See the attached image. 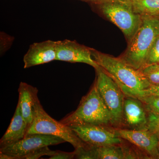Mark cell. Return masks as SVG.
Instances as JSON below:
<instances>
[{"label":"cell","mask_w":159,"mask_h":159,"mask_svg":"<svg viewBox=\"0 0 159 159\" xmlns=\"http://www.w3.org/2000/svg\"><path fill=\"white\" fill-rule=\"evenodd\" d=\"M66 142L60 137L35 134L27 135L24 139L14 144L0 148V152L14 157L16 159H24L26 156L34 151L46 146L58 145Z\"/></svg>","instance_id":"cell-7"},{"label":"cell","mask_w":159,"mask_h":159,"mask_svg":"<svg viewBox=\"0 0 159 159\" xmlns=\"http://www.w3.org/2000/svg\"><path fill=\"white\" fill-rule=\"evenodd\" d=\"M29 128V125L23 117L18 103L10 125L0 140L1 148L14 144L24 139Z\"/></svg>","instance_id":"cell-15"},{"label":"cell","mask_w":159,"mask_h":159,"mask_svg":"<svg viewBox=\"0 0 159 159\" xmlns=\"http://www.w3.org/2000/svg\"><path fill=\"white\" fill-rule=\"evenodd\" d=\"M48 147L49 146H46L34 151L28 155L26 156L24 158V159H37L43 156H48L51 157L54 155L56 153V151L51 150Z\"/></svg>","instance_id":"cell-20"},{"label":"cell","mask_w":159,"mask_h":159,"mask_svg":"<svg viewBox=\"0 0 159 159\" xmlns=\"http://www.w3.org/2000/svg\"><path fill=\"white\" fill-rule=\"evenodd\" d=\"M155 64H159V34L151 47L145 66Z\"/></svg>","instance_id":"cell-19"},{"label":"cell","mask_w":159,"mask_h":159,"mask_svg":"<svg viewBox=\"0 0 159 159\" xmlns=\"http://www.w3.org/2000/svg\"><path fill=\"white\" fill-rule=\"evenodd\" d=\"M141 70L151 85H159V64L146 66Z\"/></svg>","instance_id":"cell-18"},{"label":"cell","mask_w":159,"mask_h":159,"mask_svg":"<svg viewBox=\"0 0 159 159\" xmlns=\"http://www.w3.org/2000/svg\"><path fill=\"white\" fill-rule=\"evenodd\" d=\"M75 158L80 159H132L133 152L120 145H106L100 147L89 146L75 149Z\"/></svg>","instance_id":"cell-11"},{"label":"cell","mask_w":159,"mask_h":159,"mask_svg":"<svg viewBox=\"0 0 159 159\" xmlns=\"http://www.w3.org/2000/svg\"><path fill=\"white\" fill-rule=\"evenodd\" d=\"M147 128L155 132H159V121L148 122Z\"/></svg>","instance_id":"cell-23"},{"label":"cell","mask_w":159,"mask_h":159,"mask_svg":"<svg viewBox=\"0 0 159 159\" xmlns=\"http://www.w3.org/2000/svg\"><path fill=\"white\" fill-rule=\"evenodd\" d=\"M91 51L94 60L115 80L125 96L136 98L140 92L150 86L141 70L134 68L119 57L93 48Z\"/></svg>","instance_id":"cell-1"},{"label":"cell","mask_w":159,"mask_h":159,"mask_svg":"<svg viewBox=\"0 0 159 159\" xmlns=\"http://www.w3.org/2000/svg\"><path fill=\"white\" fill-rule=\"evenodd\" d=\"M157 159H159V148L158 149V153Z\"/></svg>","instance_id":"cell-27"},{"label":"cell","mask_w":159,"mask_h":159,"mask_svg":"<svg viewBox=\"0 0 159 159\" xmlns=\"http://www.w3.org/2000/svg\"><path fill=\"white\" fill-rule=\"evenodd\" d=\"M134 11L142 16H159V0H128Z\"/></svg>","instance_id":"cell-16"},{"label":"cell","mask_w":159,"mask_h":159,"mask_svg":"<svg viewBox=\"0 0 159 159\" xmlns=\"http://www.w3.org/2000/svg\"><path fill=\"white\" fill-rule=\"evenodd\" d=\"M60 122L69 126L84 125H112L111 114L94 83L80 100L77 108Z\"/></svg>","instance_id":"cell-3"},{"label":"cell","mask_w":159,"mask_h":159,"mask_svg":"<svg viewBox=\"0 0 159 159\" xmlns=\"http://www.w3.org/2000/svg\"><path fill=\"white\" fill-rule=\"evenodd\" d=\"M70 127L88 146L100 147L122 144V139L117 135L116 130L107 126L84 125Z\"/></svg>","instance_id":"cell-8"},{"label":"cell","mask_w":159,"mask_h":159,"mask_svg":"<svg viewBox=\"0 0 159 159\" xmlns=\"http://www.w3.org/2000/svg\"><path fill=\"white\" fill-rule=\"evenodd\" d=\"M35 134L60 137L71 144L75 149L88 146L77 136L70 126L50 116L43 108L39 100L35 107L33 122L29 126L26 135Z\"/></svg>","instance_id":"cell-6"},{"label":"cell","mask_w":159,"mask_h":159,"mask_svg":"<svg viewBox=\"0 0 159 159\" xmlns=\"http://www.w3.org/2000/svg\"><path fill=\"white\" fill-rule=\"evenodd\" d=\"M118 136L144 151L152 159H157L159 148V134L144 129H115Z\"/></svg>","instance_id":"cell-9"},{"label":"cell","mask_w":159,"mask_h":159,"mask_svg":"<svg viewBox=\"0 0 159 159\" xmlns=\"http://www.w3.org/2000/svg\"><path fill=\"white\" fill-rule=\"evenodd\" d=\"M0 159H16L14 157L9 155L7 154L0 152Z\"/></svg>","instance_id":"cell-24"},{"label":"cell","mask_w":159,"mask_h":159,"mask_svg":"<svg viewBox=\"0 0 159 159\" xmlns=\"http://www.w3.org/2000/svg\"><path fill=\"white\" fill-rule=\"evenodd\" d=\"M96 71L97 90L112 118V126L119 128L124 124L123 104L125 95L119 85L104 70L98 67Z\"/></svg>","instance_id":"cell-5"},{"label":"cell","mask_w":159,"mask_h":159,"mask_svg":"<svg viewBox=\"0 0 159 159\" xmlns=\"http://www.w3.org/2000/svg\"><path fill=\"white\" fill-rule=\"evenodd\" d=\"M98 4L102 14L121 30L129 42L142 21V16L135 12L129 1L102 0Z\"/></svg>","instance_id":"cell-4"},{"label":"cell","mask_w":159,"mask_h":159,"mask_svg":"<svg viewBox=\"0 0 159 159\" xmlns=\"http://www.w3.org/2000/svg\"><path fill=\"white\" fill-rule=\"evenodd\" d=\"M148 120H149L148 122H152V121H159V115L157 116L156 117L149 116L148 117Z\"/></svg>","instance_id":"cell-25"},{"label":"cell","mask_w":159,"mask_h":159,"mask_svg":"<svg viewBox=\"0 0 159 159\" xmlns=\"http://www.w3.org/2000/svg\"><path fill=\"white\" fill-rule=\"evenodd\" d=\"M85 1H92V2H95L97 3L98 4V3L101 2L102 0H85Z\"/></svg>","instance_id":"cell-26"},{"label":"cell","mask_w":159,"mask_h":159,"mask_svg":"<svg viewBox=\"0 0 159 159\" xmlns=\"http://www.w3.org/2000/svg\"><path fill=\"white\" fill-rule=\"evenodd\" d=\"M158 133V134H159V132H158V133Z\"/></svg>","instance_id":"cell-28"},{"label":"cell","mask_w":159,"mask_h":159,"mask_svg":"<svg viewBox=\"0 0 159 159\" xmlns=\"http://www.w3.org/2000/svg\"><path fill=\"white\" fill-rule=\"evenodd\" d=\"M159 34V16H142V21L124 53L119 57L138 70L146 66L151 47Z\"/></svg>","instance_id":"cell-2"},{"label":"cell","mask_w":159,"mask_h":159,"mask_svg":"<svg viewBox=\"0 0 159 159\" xmlns=\"http://www.w3.org/2000/svg\"><path fill=\"white\" fill-rule=\"evenodd\" d=\"M76 152H66L56 151V153L50 157L49 159H71L75 158Z\"/></svg>","instance_id":"cell-21"},{"label":"cell","mask_w":159,"mask_h":159,"mask_svg":"<svg viewBox=\"0 0 159 159\" xmlns=\"http://www.w3.org/2000/svg\"><path fill=\"white\" fill-rule=\"evenodd\" d=\"M145 105L148 117L159 115V95H150L138 98Z\"/></svg>","instance_id":"cell-17"},{"label":"cell","mask_w":159,"mask_h":159,"mask_svg":"<svg viewBox=\"0 0 159 159\" xmlns=\"http://www.w3.org/2000/svg\"><path fill=\"white\" fill-rule=\"evenodd\" d=\"M19 101L22 115L30 126L34 118L35 107L39 101L38 97V90L30 84L20 82L18 89Z\"/></svg>","instance_id":"cell-14"},{"label":"cell","mask_w":159,"mask_h":159,"mask_svg":"<svg viewBox=\"0 0 159 159\" xmlns=\"http://www.w3.org/2000/svg\"><path fill=\"white\" fill-rule=\"evenodd\" d=\"M56 41L48 40L34 43L24 57V68L56 60Z\"/></svg>","instance_id":"cell-13"},{"label":"cell","mask_w":159,"mask_h":159,"mask_svg":"<svg viewBox=\"0 0 159 159\" xmlns=\"http://www.w3.org/2000/svg\"><path fill=\"white\" fill-rule=\"evenodd\" d=\"M150 95H159V85H151L148 89L140 92L136 98Z\"/></svg>","instance_id":"cell-22"},{"label":"cell","mask_w":159,"mask_h":159,"mask_svg":"<svg viewBox=\"0 0 159 159\" xmlns=\"http://www.w3.org/2000/svg\"><path fill=\"white\" fill-rule=\"evenodd\" d=\"M124 124L131 129L147 128L148 114L143 102L135 97L125 96L123 104Z\"/></svg>","instance_id":"cell-12"},{"label":"cell","mask_w":159,"mask_h":159,"mask_svg":"<svg viewBox=\"0 0 159 159\" xmlns=\"http://www.w3.org/2000/svg\"><path fill=\"white\" fill-rule=\"evenodd\" d=\"M56 60L71 63H83L97 69L99 66L92 55L90 48L76 41L65 39L56 41Z\"/></svg>","instance_id":"cell-10"}]
</instances>
